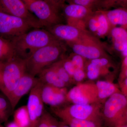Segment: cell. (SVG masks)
Listing matches in <instances>:
<instances>
[{"instance_id": "obj_1", "label": "cell", "mask_w": 127, "mask_h": 127, "mask_svg": "<svg viewBox=\"0 0 127 127\" xmlns=\"http://www.w3.org/2000/svg\"><path fill=\"white\" fill-rule=\"evenodd\" d=\"M11 40L14 44L16 57L26 60L37 50L59 40L47 30L34 28Z\"/></svg>"}, {"instance_id": "obj_2", "label": "cell", "mask_w": 127, "mask_h": 127, "mask_svg": "<svg viewBox=\"0 0 127 127\" xmlns=\"http://www.w3.org/2000/svg\"><path fill=\"white\" fill-rule=\"evenodd\" d=\"M66 51L65 44L60 40L41 48L26 60L27 72L36 76L44 69L62 59Z\"/></svg>"}, {"instance_id": "obj_3", "label": "cell", "mask_w": 127, "mask_h": 127, "mask_svg": "<svg viewBox=\"0 0 127 127\" xmlns=\"http://www.w3.org/2000/svg\"><path fill=\"white\" fill-rule=\"evenodd\" d=\"M28 9L37 18L43 27L49 28L62 24L65 1L23 0Z\"/></svg>"}, {"instance_id": "obj_4", "label": "cell", "mask_w": 127, "mask_h": 127, "mask_svg": "<svg viewBox=\"0 0 127 127\" xmlns=\"http://www.w3.org/2000/svg\"><path fill=\"white\" fill-rule=\"evenodd\" d=\"M26 72V60L16 57L4 63L0 80V91L7 98L14 91Z\"/></svg>"}, {"instance_id": "obj_5", "label": "cell", "mask_w": 127, "mask_h": 127, "mask_svg": "<svg viewBox=\"0 0 127 127\" xmlns=\"http://www.w3.org/2000/svg\"><path fill=\"white\" fill-rule=\"evenodd\" d=\"M67 43L73 53L81 55L87 60L109 57L102 42L89 31L77 41Z\"/></svg>"}, {"instance_id": "obj_6", "label": "cell", "mask_w": 127, "mask_h": 127, "mask_svg": "<svg viewBox=\"0 0 127 127\" xmlns=\"http://www.w3.org/2000/svg\"><path fill=\"white\" fill-rule=\"evenodd\" d=\"M127 108V98L121 92L108 98L104 104L103 115L108 125L118 127L125 124V116Z\"/></svg>"}, {"instance_id": "obj_7", "label": "cell", "mask_w": 127, "mask_h": 127, "mask_svg": "<svg viewBox=\"0 0 127 127\" xmlns=\"http://www.w3.org/2000/svg\"><path fill=\"white\" fill-rule=\"evenodd\" d=\"M32 28L26 21L0 11V36L12 40Z\"/></svg>"}, {"instance_id": "obj_8", "label": "cell", "mask_w": 127, "mask_h": 127, "mask_svg": "<svg viewBox=\"0 0 127 127\" xmlns=\"http://www.w3.org/2000/svg\"><path fill=\"white\" fill-rule=\"evenodd\" d=\"M0 11L26 21L34 28L43 27L23 0H0Z\"/></svg>"}, {"instance_id": "obj_9", "label": "cell", "mask_w": 127, "mask_h": 127, "mask_svg": "<svg viewBox=\"0 0 127 127\" xmlns=\"http://www.w3.org/2000/svg\"><path fill=\"white\" fill-rule=\"evenodd\" d=\"M67 101L73 104H94L99 100L96 84L93 83L77 84L70 89L66 94Z\"/></svg>"}, {"instance_id": "obj_10", "label": "cell", "mask_w": 127, "mask_h": 127, "mask_svg": "<svg viewBox=\"0 0 127 127\" xmlns=\"http://www.w3.org/2000/svg\"><path fill=\"white\" fill-rule=\"evenodd\" d=\"M57 108L72 118L89 120L101 125L100 109L97 104H73L63 108Z\"/></svg>"}, {"instance_id": "obj_11", "label": "cell", "mask_w": 127, "mask_h": 127, "mask_svg": "<svg viewBox=\"0 0 127 127\" xmlns=\"http://www.w3.org/2000/svg\"><path fill=\"white\" fill-rule=\"evenodd\" d=\"M42 84L39 81L30 92L27 106L30 117V127H37L45 109L41 96Z\"/></svg>"}, {"instance_id": "obj_12", "label": "cell", "mask_w": 127, "mask_h": 127, "mask_svg": "<svg viewBox=\"0 0 127 127\" xmlns=\"http://www.w3.org/2000/svg\"><path fill=\"white\" fill-rule=\"evenodd\" d=\"M38 81L37 78L27 72L25 73L14 91L7 98L10 103L12 111H14L22 97L30 92Z\"/></svg>"}, {"instance_id": "obj_13", "label": "cell", "mask_w": 127, "mask_h": 127, "mask_svg": "<svg viewBox=\"0 0 127 127\" xmlns=\"http://www.w3.org/2000/svg\"><path fill=\"white\" fill-rule=\"evenodd\" d=\"M57 39L67 43L77 41L89 31L80 30L68 25L60 24L46 28Z\"/></svg>"}, {"instance_id": "obj_14", "label": "cell", "mask_w": 127, "mask_h": 127, "mask_svg": "<svg viewBox=\"0 0 127 127\" xmlns=\"http://www.w3.org/2000/svg\"><path fill=\"white\" fill-rule=\"evenodd\" d=\"M67 92L65 88H58L42 84L41 96L43 103L51 108L58 107L67 101Z\"/></svg>"}, {"instance_id": "obj_15", "label": "cell", "mask_w": 127, "mask_h": 127, "mask_svg": "<svg viewBox=\"0 0 127 127\" xmlns=\"http://www.w3.org/2000/svg\"><path fill=\"white\" fill-rule=\"evenodd\" d=\"M63 11L66 20L84 21L86 23L88 18L95 12L82 6L73 4L64 5Z\"/></svg>"}, {"instance_id": "obj_16", "label": "cell", "mask_w": 127, "mask_h": 127, "mask_svg": "<svg viewBox=\"0 0 127 127\" xmlns=\"http://www.w3.org/2000/svg\"><path fill=\"white\" fill-rule=\"evenodd\" d=\"M109 21L111 27L119 26L127 30V8L121 7L110 10H103Z\"/></svg>"}, {"instance_id": "obj_17", "label": "cell", "mask_w": 127, "mask_h": 127, "mask_svg": "<svg viewBox=\"0 0 127 127\" xmlns=\"http://www.w3.org/2000/svg\"><path fill=\"white\" fill-rule=\"evenodd\" d=\"M37 76L39 81L43 84L58 88H64L67 86L65 82L59 79L51 65L42 71Z\"/></svg>"}, {"instance_id": "obj_18", "label": "cell", "mask_w": 127, "mask_h": 127, "mask_svg": "<svg viewBox=\"0 0 127 127\" xmlns=\"http://www.w3.org/2000/svg\"><path fill=\"white\" fill-rule=\"evenodd\" d=\"M114 49L122 53L127 42V30L119 27L112 28L109 32Z\"/></svg>"}, {"instance_id": "obj_19", "label": "cell", "mask_w": 127, "mask_h": 127, "mask_svg": "<svg viewBox=\"0 0 127 127\" xmlns=\"http://www.w3.org/2000/svg\"><path fill=\"white\" fill-rule=\"evenodd\" d=\"M51 109L53 113L70 127H104L92 121L72 118L57 108H51Z\"/></svg>"}, {"instance_id": "obj_20", "label": "cell", "mask_w": 127, "mask_h": 127, "mask_svg": "<svg viewBox=\"0 0 127 127\" xmlns=\"http://www.w3.org/2000/svg\"><path fill=\"white\" fill-rule=\"evenodd\" d=\"M15 57V52L12 41L0 36V62L6 63Z\"/></svg>"}, {"instance_id": "obj_21", "label": "cell", "mask_w": 127, "mask_h": 127, "mask_svg": "<svg viewBox=\"0 0 127 127\" xmlns=\"http://www.w3.org/2000/svg\"><path fill=\"white\" fill-rule=\"evenodd\" d=\"M99 100L109 97L117 93L121 92L117 86L111 82L98 81L96 83Z\"/></svg>"}, {"instance_id": "obj_22", "label": "cell", "mask_w": 127, "mask_h": 127, "mask_svg": "<svg viewBox=\"0 0 127 127\" xmlns=\"http://www.w3.org/2000/svg\"><path fill=\"white\" fill-rule=\"evenodd\" d=\"M95 12L97 15L98 22V28L96 35L103 38L109 35L112 27L103 11L97 10Z\"/></svg>"}, {"instance_id": "obj_23", "label": "cell", "mask_w": 127, "mask_h": 127, "mask_svg": "<svg viewBox=\"0 0 127 127\" xmlns=\"http://www.w3.org/2000/svg\"><path fill=\"white\" fill-rule=\"evenodd\" d=\"M85 68L86 70L87 77L91 80H95L100 76L107 75L110 73L109 69L98 66L91 63L89 61L86 63Z\"/></svg>"}, {"instance_id": "obj_24", "label": "cell", "mask_w": 127, "mask_h": 127, "mask_svg": "<svg viewBox=\"0 0 127 127\" xmlns=\"http://www.w3.org/2000/svg\"><path fill=\"white\" fill-rule=\"evenodd\" d=\"M14 121L19 127H30V117L27 106L21 107L16 110Z\"/></svg>"}, {"instance_id": "obj_25", "label": "cell", "mask_w": 127, "mask_h": 127, "mask_svg": "<svg viewBox=\"0 0 127 127\" xmlns=\"http://www.w3.org/2000/svg\"><path fill=\"white\" fill-rule=\"evenodd\" d=\"M11 111V105L7 98L0 95V124L7 121Z\"/></svg>"}, {"instance_id": "obj_26", "label": "cell", "mask_w": 127, "mask_h": 127, "mask_svg": "<svg viewBox=\"0 0 127 127\" xmlns=\"http://www.w3.org/2000/svg\"><path fill=\"white\" fill-rule=\"evenodd\" d=\"M51 66L55 69L59 79L63 81L67 85L73 81L64 69L62 59L53 64Z\"/></svg>"}, {"instance_id": "obj_27", "label": "cell", "mask_w": 127, "mask_h": 127, "mask_svg": "<svg viewBox=\"0 0 127 127\" xmlns=\"http://www.w3.org/2000/svg\"><path fill=\"white\" fill-rule=\"evenodd\" d=\"M67 2H68V4H76L82 6L93 11L94 9L95 8H99L102 6V1L96 0H67Z\"/></svg>"}, {"instance_id": "obj_28", "label": "cell", "mask_w": 127, "mask_h": 127, "mask_svg": "<svg viewBox=\"0 0 127 127\" xmlns=\"http://www.w3.org/2000/svg\"><path fill=\"white\" fill-rule=\"evenodd\" d=\"M87 28L92 34L96 35L98 28V22L97 15L95 11L87 19Z\"/></svg>"}, {"instance_id": "obj_29", "label": "cell", "mask_w": 127, "mask_h": 127, "mask_svg": "<svg viewBox=\"0 0 127 127\" xmlns=\"http://www.w3.org/2000/svg\"><path fill=\"white\" fill-rule=\"evenodd\" d=\"M68 58L70 59L75 67V69H81L84 70L87 60L81 55L72 53L70 55Z\"/></svg>"}, {"instance_id": "obj_30", "label": "cell", "mask_w": 127, "mask_h": 127, "mask_svg": "<svg viewBox=\"0 0 127 127\" xmlns=\"http://www.w3.org/2000/svg\"><path fill=\"white\" fill-rule=\"evenodd\" d=\"M88 61L91 63L95 64L98 66L107 68L109 70V68L113 67L112 64L110 61V58H109V57H103Z\"/></svg>"}, {"instance_id": "obj_31", "label": "cell", "mask_w": 127, "mask_h": 127, "mask_svg": "<svg viewBox=\"0 0 127 127\" xmlns=\"http://www.w3.org/2000/svg\"><path fill=\"white\" fill-rule=\"evenodd\" d=\"M62 60L64 69L72 79L75 70V67L72 63L68 57L67 58L64 57Z\"/></svg>"}, {"instance_id": "obj_32", "label": "cell", "mask_w": 127, "mask_h": 127, "mask_svg": "<svg viewBox=\"0 0 127 127\" xmlns=\"http://www.w3.org/2000/svg\"><path fill=\"white\" fill-rule=\"evenodd\" d=\"M51 116L49 113L45 110L37 127H49Z\"/></svg>"}, {"instance_id": "obj_33", "label": "cell", "mask_w": 127, "mask_h": 127, "mask_svg": "<svg viewBox=\"0 0 127 127\" xmlns=\"http://www.w3.org/2000/svg\"><path fill=\"white\" fill-rule=\"evenodd\" d=\"M127 78V56L124 58L121 67V72L119 75V83Z\"/></svg>"}, {"instance_id": "obj_34", "label": "cell", "mask_w": 127, "mask_h": 127, "mask_svg": "<svg viewBox=\"0 0 127 127\" xmlns=\"http://www.w3.org/2000/svg\"><path fill=\"white\" fill-rule=\"evenodd\" d=\"M86 73L84 70L81 69H75V72L73 76V81L79 82L83 81L86 77Z\"/></svg>"}, {"instance_id": "obj_35", "label": "cell", "mask_w": 127, "mask_h": 127, "mask_svg": "<svg viewBox=\"0 0 127 127\" xmlns=\"http://www.w3.org/2000/svg\"><path fill=\"white\" fill-rule=\"evenodd\" d=\"M121 93L123 94L127 98V78L119 84Z\"/></svg>"}, {"instance_id": "obj_36", "label": "cell", "mask_w": 127, "mask_h": 127, "mask_svg": "<svg viewBox=\"0 0 127 127\" xmlns=\"http://www.w3.org/2000/svg\"><path fill=\"white\" fill-rule=\"evenodd\" d=\"M49 127H60V124L52 115L50 118Z\"/></svg>"}, {"instance_id": "obj_37", "label": "cell", "mask_w": 127, "mask_h": 127, "mask_svg": "<svg viewBox=\"0 0 127 127\" xmlns=\"http://www.w3.org/2000/svg\"><path fill=\"white\" fill-rule=\"evenodd\" d=\"M6 127H19L14 121L7 124Z\"/></svg>"}, {"instance_id": "obj_38", "label": "cell", "mask_w": 127, "mask_h": 127, "mask_svg": "<svg viewBox=\"0 0 127 127\" xmlns=\"http://www.w3.org/2000/svg\"><path fill=\"white\" fill-rule=\"evenodd\" d=\"M121 54L123 58L127 56V42L125 49L121 53Z\"/></svg>"}, {"instance_id": "obj_39", "label": "cell", "mask_w": 127, "mask_h": 127, "mask_svg": "<svg viewBox=\"0 0 127 127\" xmlns=\"http://www.w3.org/2000/svg\"><path fill=\"white\" fill-rule=\"evenodd\" d=\"M3 65H4V63H2L0 62V80L1 77Z\"/></svg>"}, {"instance_id": "obj_40", "label": "cell", "mask_w": 127, "mask_h": 127, "mask_svg": "<svg viewBox=\"0 0 127 127\" xmlns=\"http://www.w3.org/2000/svg\"><path fill=\"white\" fill-rule=\"evenodd\" d=\"M60 127H70L63 122L60 124Z\"/></svg>"}, {"instance_id": "obj_41", "label": "cell", "mask_w": 127, "mask_h": 127, "mask_svg": "<svg viewBox=\"0 0 127 127\" xmlns=\"http://www.w3.org/2000/svg\"><path fill=\"white\" fill-rule=\"evenodd\" d=\"M125 124H127V108L125 112Z\"/></svg>"}, {"instance_id": "obj_42", "label": "cell", "mask_w": 127, "mask_h": 127, "mask_svg": "<svg viewBox=\"0 0 127 127\" xmlns=\"http://www.w3.org/2000/svg\"><path fill=\"white\" fill-rule=\"evenodd\" d=\"M120 127H127V124H124V125H122V126H120Z\"/></svg>"}, {"instance_id": "obj_43", "label": "cell", "mask_w": 127, "mask_h": 127, "mask_svg": "<svg viewBox=\"0 0 127 127\" xmlns=\"http://www.w3.org/2000/svg\"><path fill=\"white\" fill-rule=\"evenodd\" d=\"M0 127H3V126H2V125H1V124H0Z\"/></svg>"}, {"instance_id": "obj_44", "label": "cell", "mask_w": 127, "mask_h": 127, "mask_svg": "<svg viewBox=\"0 0 127 127\" xmlns=\"http://www.w3.org/2000/svg\"></svg>"}]
</instances>
